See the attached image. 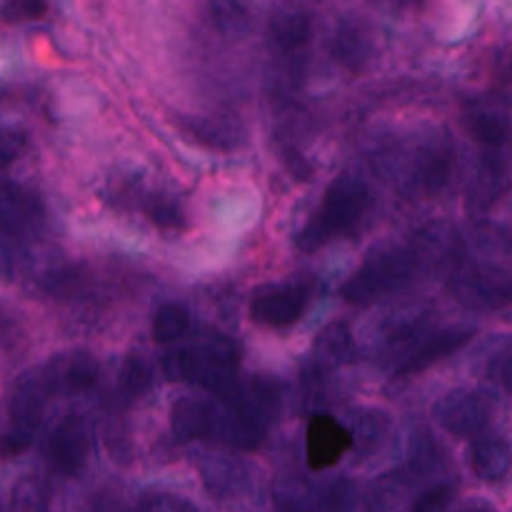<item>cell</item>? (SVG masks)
<instances>
[{"instance_id":"1","label":"cell","mask_w":512,"mask_h":512,"mask_svg":"<svg viewBox=\"0 0 512 512\" xmlns=\"http://www.w3.org/2000/svg\"><path fill=\"white\" fill-rule=\"evenodd\" d=\"M163 373L173 383H190L225 395L238 383V348L223 335H208L165 353Z\"/></svg>"},{"instance_id":"2","label":"cell","mask_w":512,"mask_h":512,"mask_svg":"<svg viewBox=\"0 0 512 512\" xmlns=\"http://www.w3.org/2000/svg\"><path fill=\"white\" fill-rule=\"evenodd\" d=\"M370 208V190L355 175H340L330 183L313 218L298 235V250L315 253L333 238L350 233Z\"/></svg>"},{"instance_id":"3","label":"cell","mask_w":512,"mask_h":512,"mask_svg":"<svg viewBox=\"0 0 512 512\" xmlns=\"http://www.w3.org/2000/svg\"><path fill=\"white\" fill-rule=\"evenodd\" d=\"M415 273H418V263L410 245L383 243L365 255L363 263L343 283L340 295L355 305L375 303L385 295L403 290L415 278Z\"/></svg>"},{"instance_id":"4","label":"cell","mask_w":512,"mask_h":512,"mask_svg":"<svg viewBox=\"0 0 512 512\" xmlns=\"http://www.w3.org/2000/svg\"><path fill=\"white\" fill-rule=\"evenodd\" d=\"M393 170L405 193H440L453 173V145L445 133L415 135L393 155Z\"/></svg>"},{"instance_id":"5","label":"cell","mask_w":512,"mask_h":512,"mask_svg":"<svg viewBox=\"0 0 512 512\" xmlns=\"http://www.w3.org/2000/svg\"><path fill=\"white\" fill-rule=\"evenodd\" d=\"M45 398H48V390L40 380V373L23 375L15 383L8 408H5L3 430H0V455L10 458L33 445L40 420H43Z\"/></svg>"},{"instance_id":"6","label":"cell","mask_w":512,"mask_h":512,"mask_svg":"<svg viewBox=\"0 0 512 512\" xmlns=\"http://www.w3.org/2000/svg\"><path fill=\"white\" fill-rule=\"evenodd\" d=\"M450 293L470 310H505L512 305V275L498 265H458L450 273Z\"/></svg>"},{"instance_id":"7","label":"cell","mask_w":512,"mask_h":512,"mask_svg":"<svg viewBox=\"0 0 512 512\" xmlns=\"http://www.w3.org/2000/svg\"><path fill=\"white\" fill-rule=\"evenodd\" d=\"M433 415L440 428L455 438H473L488 428L493 418V400L473 390H453L435 403Z\"/></svg>"},{"instance_id":"8","label":"cell","mask_w":512,"mask_h":512,"mask_svg":"<svg viewBox=\"0 0 512 512\" xmlns=\"http://www.w3.org/2000/svg\"><path fill=\"white\" fill-rule=\"evenodd\" d=\"M278 500L293 512H348L355 503V490L348 480L323 485L290 480L278 488Z\"/></svg>"},{"instance_id":"9","label":"cell","mask_w":512,"mask_h":512,"mask_svg":"<svg viewBox=\"0 0 512 512\" xmlns=\"http://www.w3.org/2000/svg\"><path fill=\"white\" fill-rule=\"evenodd\" d=\"M40 380H43L48 395H63V398H73V395L85 393L98 380V363L85 350H73V353H60L48 360L43 370H40Z\"/></svg>"},{"instance_id":"10","label":"cell","mask_w":512,"mask_h":512,"mask_svg":"<svg viewBox=\"0 0 512 512\" xmlns=\"http://www.w3.org/2000/svg\"><path fill=\"white\" fill-rule=\"evenodd\" d=\"M308 305V290L303 285H270L255 293L250 303V315L255 323L268 328H288L298 323Z\"/></svg>"},{"instance_id":"11","label":"cell","mask_w":512,"mask_h":512,"mask_svg":"<svg viewBox=\"0 0 512 512\" xmlns=\"http://www.w3.org/2000/svg\"><path fill=\"white\" fill-rule=\"evenodd\" d=\"M348 450H353V438L343 423L330 415H313L305 435V455L310 470H328L340 463Z\"/></svg>"},{"instance_id":"12","label":"cell","mask_w":512,"mask_h":512,"mask_svg":"<svg viewBox=\"0 0 512 512\" xmlns=\"http://www.w3.org/2000/svg\"><path fill=\"white\" fill-rule=\"evenodd\" d=\"M88 453V425H85L83 418H78V415H65V418L55 425L53 435H50L48 455L53 468L63 475H78L80 470L85 468Z\"/></svg>"},{"instance_id":"13","label":"cell","mask_w":512,"mask_h":512,"mask_svg":"<svg viewBox=\"0 0 512 512\" xmlns=\"http://www.w3.org/2000/svg\"><path fill=\"white\" fill-rule=\"evenodd\" d=\"M45 210L38 195L13 180L0 178V230L8 235L33 233L43 225Z\"/></svg>"},{"instance_id":"14","label":"cell","mask_w":512,"mask_h":512,"mask_svg":"<svg viewBox=\"0 0 512 512\" xmlns=\"http://www.w3.org/2000/svg\"><path fill=\"white\" fill-rule=\"evenodd\" d=\"M510 170L505 160L498 155V148H488L475 168L473 183L468 190V208L473 213H488L495 203L510 193Z\"/></svg>"},{"instance_id":"15","label":"cell","mask_w":512,"mask_h":512,"mask_svg":"<svg viewBox=\"0 0 512 512\" xmlns=\"http://www.w3.org/2000/svg\"><path fill=\"white\" fill-rule=\"evenodd\" d=\"M410 250H413L418 270H455L460 265L458 230L445 223H433L420 230Z\"/></svg>"},{"instance_id":"16","label":"cell","mask_w":512,"mask_h":512,"mask_svg":"<svg viewBox=\"0 0 512 512\" xmlns=\"http://www.w3.org/2000/svg\"><path fill=\"white\" fill-rule=\"evenodd\" d=\"M470 338H473V330L470 328L438 330V333L428 335V338L420 340L415 348H410L408 353H405L403 363L395 368V375H398V378H408V375L423 373L430 365L440 363V360H445L448 355H453L455 350L463 348Z\"/></svg>"},{"instance_id":"17","label":"cell","mask_w":512,"mask_h":512,"mask_svg":"<svg viewBox=\"0 0 512 512\" xmlns=\"http://www.w3.org/2000/svg\"><path fill=\"white\" fill-rule=\"evenodd\" d=\"M355 358L353 333L343 323H330L320 330L310 350V375L323 378L330 370H338Z\"/></svg>"},{"instance_id":"18","label":"cell","mask_w":512,"mask_h":512,"mask_svg":"<svg viewBox=\"0 0 512 512\" xmlns=\"http://www.w3.org/2000/svg\"><path fill=\"white\" fill-rule=\"evenodd\" d=\"M470 468L485 483L512 480V440L480 438L470 448Z\"/></svg>"},{"instance_id":"19","label":"cell","mask_w":512,"mask_h":512,"mask_svg":"<svg viewBox=\"0 0 512 512\" xmlns=\"http://www.w3.org/2000/svg\"><path fill=\"white\" fill-rule=\"evenodd\" d=\"M270 43L278 53L293 55L300 53L313 38V23L310 15L300 8H283L270 20Z\"/></svg>"},{"instance_id":"20","label":"cell","mask_w":512,"mask_h":512,"mask_svg":"<svg viewBox=\"0 0 512 512\" xmlns=\"http://www.w3.org/2000/svg\"><path fill=\"white\" fill-rule=\"evenodd\" d=\"M473 138L485 148H500L510 138V115L493 103H473L465 113Z\"/></svg>"},{"instance_id":"21","label":"cell","mask_w":512,"mask_h":512,"mask_svg":"<svg viewBox=\"0 0 512 512\" xmlns=\"http://www.w3.org/2000/svg\"><path fill=\"white\" fill-rule=\"evenodd\" d=\"M170 428L180 443L213 433V405L198 398H183L170 410Z\"/></svg>"},{"instance_id":"22","label":"cell","mask_w":512,"mask_h":512,"mask_svg":"<svg viewBox=\"0 0 512 512\" xmlns=\"http://www.w3.org/2000/svg\"><path fill=\"white\" fill-rule=\"evenodd\" d=\"M183 130L193 135L198 143L208 145V148L218 150H233L235 145L243 143V128L238 120H230L225 115H215V118H188L183 120Z\"/></svg>"},{"instance_id":"23","label":"cell","mask_w":512,"mask_h":512,"mask_svg":"<svg viewBox=\"0 0 512 512\" xmlns=\"http://www.w3.org/2000/svg\"><path fill=\"white\" fill-rule=\"evenodd\" d=\"M200 473H203V483L213 498H230L243 488L245 478H248L238 460L223 458V455L205 460Z\"/></svg>"},{"instance_id":"24","label":"cell","mask_w":512,"mask_h":512,"mask_svg":"<svg viewBox=\"0 0 512 512\" xmlns=\"http://www.w3.org/2000/svg\"><path fill=\"white\" fill-rule=\"evenodd\" d=\"M333 53L345 68L360 70L370 58L368 30L358 23H343L333 38Z\"/></svg>"},{"instance_id":"25","label":"cell","mask_w":512,"mask_h":512,"mask_svg":"<svg viewBox=\"0 0 512 512\" xmlns=\"http://www.w3.org/2000/svg\"><path fill=\"white\" fill-rule=\"evenodd\" d=\"M350 438H353V448L360 455H368L373 450L380 448V443L385 440L388 433V418L378 410H360L353 415V423H350Z\"/></svg>"},{"instance_id":"26","label":"cell","mask_w":512,"mask_h":512,"mask_svg":"<svg viewBox=\"0 0 512 512\" xmlns=\"http://www.w3.org/2000/svg\"><path fill=\"white\" fill-rule=\"evenodd\" d=\"M150 385H153V365H150L140 353H130L128 358L123 360V368H120V393L128 400L143 398L150 390Z\"/></svg>"},{"instance_id":"27","label":"cell","mask_w":512,"mask_h":512,"mask_svg":"<svg viewBox=\"0 0 512 512\" xmlns=\"http://www.w3.org/2000/svg\"><path fill=\"white\" fill-rule=\"evenodd\" d=\"M190 330V313L178 303H168L155 313L153 318V338L155 343L170 345L183 338Z\"/></svg>"},{"instance_id":"28","label":"cell","mask_w":512,"mask_h":512,"mask_svg":"<svg viewBox=\"0 0 512 512\" xmlns=\"http://www.w3.org/2000/svg\"><path fill=\"white\" fill-rule=\"evenodd\" d=\"M208 10L213 23L228 35L243 33L248 25V8L243 0H208Z\"/></svg>"},{"instance_id":"29","label":"cell","mask_w":512,"mask_h":512,"mask_svg":"<svg viewBox=\"0 0 512 512\" xmlns=\"http://www.w3.org/2000/svg\"><path fill=\"white\" fill-rule=\"evenodd\" d=\"M10 512H50L48 495H45L43 485L33 478L20 480V483L13 488Z\"/></svg>"},{"instance_id":"30","label":"cell","mask_w":512,"mask_h":512,"mask_svg":"<svg viewBox=\"0 0 512 512\" xmlns=\"http://www.w3.org/2000/svg\"><path fill=\"white\" fill-rule=\"evenodd\" d=\"M485 378L505 393H512V343L490 355L485 365Z\"/></svg>"},{"instance_id":"31","label":"cell","mask_w":512,"mask_h":512,"mask_svg":"<svg viewBox=\"0 0 512 512\" xmlns=\"http://www.w3.org/2000/svg\"><path fill=\"white\" fill-rule=\"evenodd\" d=\"M50 10V0H5L3 3V18L13 20V23H23V20H38Z\"/></svg>"},{"instance_id":"32","label":"cell","mask_w":512,"mask_h":512,"mask_svg":"<svg viewBox=\"0 0 512 512\" xmlns=\"http://www.w3.org/2000/svg\"><path fill=\"white\" fill-rule=\"evenodd\" d=\"M145 213L160 228H175V225L183 223L180 218V208L168 198H153L148 205H145Z\"/></svg>"},{"instance_id":"33","label":"cell","mask_w":512,"mask_h":512,"mask_svg":"<svg viewBox=\"0 0 512 512\" xmlns=\"http://www.w3.org/2000/svg\"><path fill=\"white\" fill-rule=\"evenodd\" d=\"M140 512H198L193 505L188 503L180 495L170 493H153L148 498H143L140 503Z\"/></svg>"},{"instance_id":"34","label":"cell","mask_w":512,"mask_h":512,"mask_svg":"<svg viewBox=\"0 0 512 512\" xmlns=\"http://www.w3.org/2000/svg\"><path fill=\"white\" fill-rule=\"evenodd\" d=\"M450 498H453L450 485H435V488L425 490L408 512H445V508L450 505Z\"/></svg>"},{"instance_id":"35","label":"cell","mask_w":512,"mask_h":512,"mask_svg":"<svg viewBox=\"0 0 512 512\" xmlns=\"http://www.w3.org/2000/svg\"><path fill=\"white\" fill-rule=\"evenodd\" d=\"M25 145H28V140H25L23 133H18V130H0V170L13 163L23 153Z\"/></svg>"},{"instance_id":"36","label":"cell","mask_w":512,"mask_h":512,"mask_svg":"<svg viewBox=\"0 0 512 512\" xmlns=\"http://www.w3.org/2000/svg\"><path fill=\"white\" fill-rule=\"evenodd\" d=\"M388 3H393V5H415V3H420V0H388Z\"/></svg>"},{"instance_id":"37","label":"cell","mask_w":512,"mask_h":512,"mask_svg":"<svg viewBox=\"0 0 512 512\" xmlns=\"http://www.w3.org/2000/svg\"><path fill=\"white\" fill-rule=\"evenodd\" d=\"M463 512H495V510H490V508H483V505H475V508H465Z\"/></svg>"}]
</instances>
